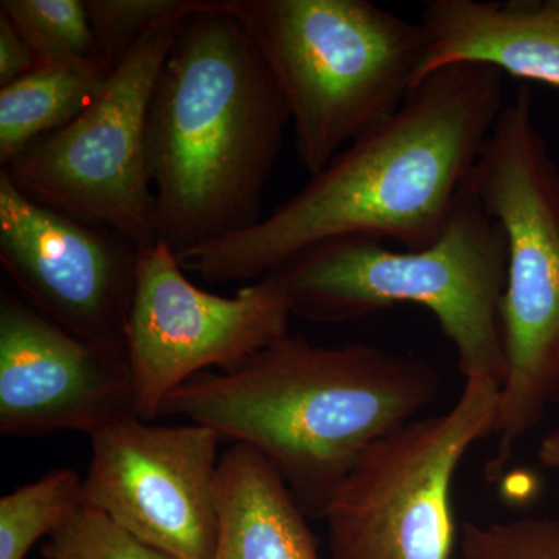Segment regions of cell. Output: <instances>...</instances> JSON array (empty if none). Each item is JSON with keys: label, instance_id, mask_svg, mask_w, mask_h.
I'll return each mask as SVG.
<instances>
[{"label": "cell", "instance_id": "obj_18", "mask_svg": "<svg viewBox=\"0 0 559 559\" xmlns=\"http://www.w3.org/2000/svg\"><path fill=\"white\" fill-rule=\"evenodd\" d=\"M98 61L116 69L143 36L168 20L189 17L219 0H84Z\"/></svg>", "mask_w": 559, "mask_h": 559}, {"label": "cell", "instance_id": "obj_3", "mask_svg": "<svg viewBox=\"0 0 559 559\" xmlns=\"http://www.w3.org/2000/svg\"><path fill=\"white\" fill-rule=\"evenodd\" d=\"M290 117L234 0L183 22L154 87V237L182 255L255 226Z\"/></svg>", "mask_w": 559, "mask_h": 559}, {"label": "cell", "instance_id": "obj_8", "mask_svg": "<svg viewBox=\"0 0 559 559\" xmlns=\"http://www.w3.org/2000/svg\"><path fill=\"white\" fill-rule=\"evenodd\" d=\"M189 17L151 28L75 120L2 168L24 197L135 246L156 241L146 123L160 70Z\"/></svg>", "mask_w": 559, "mask_h": 559}, {"label": "cell", "instance_id": "obj_20", "mask_svg": "<svg viewBox=\"0 0 559 559\" xmlns=\"http://www.w3.org/2000/svg\"><path fill=\"white\" fill-rule=\"evenodd\" d=\"M460 555L462 559H559V518L465 521Z\"/></svg>", "mask_w": 559, "mask_h": 559}, {"label": "cell", "instance_id": "obj_17", "mask_svg": "<svg viewBox=\"0 0 559 559\" xmlns=\"http://www.w3.org/2000/svg\"><path fill=\"white\" fill-rule=\"evenodd\" d=\"M0 14L21 33L39 64L98 61L84 0H2Z\"/></svg>", "mask_w": 559, "mask_h": 559}, {"label": "cell", "instance_id": "obj_11", "mask_svg": "<svg viewBox=\"0 0 559 559\" xmlns=\"http://www.w3.org/2000/svg\"><path fill=\"white\" fill-rule=\"evenodd\" d=\"M140 246L28 200L0 171V264L31 304L61 329L127 349Z\"/></svg>", "mask_w": 559, "mask_h": 559}, {"label": "cell", "instance_id": "obj_1", "mask_svg": "<svg viewBox=\"0 0 559 559\" xmlns=\"http://www.w3.org/2000/svg\"><path fill=\"white\" fill-rule=\"evenodd\" d=\"M506 103L499 70H436L267 218L183 252L180 264L210 283H253L333 238L429 248L447 230Z\"/></svg>", "mask_w": 559, "mask_h": 559}, {"label": "cell", "instance_id": "obj_9", "mask_svg": "<svg viewBox=\"0 0 559 559\" xmlns=\"http://www.w3.org/2000/svg\"><path fill=\"white\" fill-rule=\"evenodd\" d=\"M290 316L275 275L221 297L194 286L164 242L140 246L127 322L135 418L150 423L173 390L194 374L235 369L282 340Z\"/></svg>", "mask_w": 559, "mask_h": 559}, {"label": "cell", "instance_id": "obj_15", "mask_svg": "<svg viewBox=\"0 0 559 559\" xmlns=\"http://www.w3.org/2000/svg\"><path fill=\"white\" fill-rule=\"evenodd\" d=\"M112 69L97 60L39 64L0 87V164L64 128L100 94Z\"/></svg>", "mask_w": 559, "mask_h": 559}, {"label": "cell", "instance_id": "obj_22", "mask_svg": "<svg viewBox=\"0 0 559 559\" xmlns=\"http://www.w3.org/2000/svg\"><path fill=\"white\" fill-rule=\"evenodd\" d=\"M538 459L540 465L559 473V428L550 430L540 441Z\"/></svg>", "mask_w": 559, "mask_h": 559}, {"label": "cell", "instance_id": "obj_4", "mask_svg": "<svg viewBox=\"0 0 559 559\" xmlns=\"http://www.w3.org/2000/svg\"><path fill=\"white\" fill-rule=\"evenodd\" d=\"M507 267L502 227L465 189L447 230L429 248L395 250L369 237L333 238L301 250L272 275L290 314L310 322H352L400 305L425 308L451 341L465 380L502 385Z\"/></svg>", "mask_w": 559, "mask_h": 559}, {"label": "cell", "instance_id": "obj_16", "mask_svg": "<svg viewBox=\"0 0 559 559\" xmlns=\"http://www.w3.org/2000/svg\"><path fill=\"white\" fill-rule=\"evenodd\" d=\"M83 480L73 469L50 471L0 499V559H24L81 506Z\"/></svg>", "mask_w": 559, "mask_h": 559}, {"label": "cell", "instance_id": "obj_7", "mask_svg": "<svg viewBox=\"0 0 559 559\" xmlns=\"http://www.w3.org/2000/svg\"><path fill=\"white\" fill-rule=\"evenodd\" d=\"M500 385L466 380L450 409L412 419L364 452L325 514L333 559H451L452 485L495 432Z\"/></svg>", "mask_w": 559, "mask_h": 559}, {"label": "cell", "instance_id": "obj_5", "mask_svg": "<svg viewBox=\"0 0 559 559\" xmlns=\"http://www.w3.org/2000/svg\"><path fill=\"white\" fill-rule=\"evenodd\" d=\"M234 13L274 76L310 176L401 108L425 58L421 24L370 0H234Z\"/></svg>", "mask_w": 559, "mask_h": 559}, {"label": "cell", "instance_id": "obj_13", "mask_svg": "<svg viewBox=\"0 0 559 559\" xmlns=\"http://www.w3.org/2000/svg\"><path fill=\"white\" fill-rule=\"evenodd\" d=\"M419 80L455 64H480L527 83L559 87V0H430Z\"/></svg>", "mask_w": 559, "mask_h": 559}, {"label": "cell", "instance_id": "obj_6", "mask_svg": "<svg viewBox=\"0 0 559 559\" xmlns=\"http://www.w3.org/2000/svg\"><path fill=\"white\" fill-rule=\"evenodd\" d=\"M465 189L498 221L509 248L507 377L492 471L559 401V168L536 127L528 84L500 110Z\"/></svg>", "mask_w": 559, "mask_h": 559}, {"label": "cell", "instance_id": "obj_21", "mask_svg": "<svg viewBox=\"0 0 559 559\" xmlns=\"http://www.w3.org/2000/svg\"><path fill=\"white\" fill-rule=\"evenodd\" d=\"M38 66V58L31 46L14 25L0 14V87L9 86Z\"/></svg>", "mask_w": 559, "mask_h": 559}, {"label": "cell", "instance_id": "obj_2", "mask_svg": "<svg viewBox=\"0 0 559 559\" xmlns=\"http://www.w3.org/2000/svg\"><path fill=\"white\" fill-rule=\"evenodd\" d=\"M440 384L439 371L415 356L286 334L235 369L194 374L165 399L160 415L259 451L305 514L322 520L364 452L418 418Z\"/></svg>", "mask_w": 559, "mask_h": 559}, {"label": "cell", "instance_id": "obj_19", "mask_svg": "<svg viewBox=\"0 0 559 559\" xmlns=\"http://www.w3.org/2000/svg\"><path fill=\"white\" fill-rule=\"evenodd\" d=\"M46 559H173L81 503L43 546Z\"/></svg>", "mask_w": 559, "mask_h": 559}, {"label": "cell", "instance_id": "obj_10", "mask_svg": "<svg viewBox=\"0 0 559 559\" xmlns=\"http://www.w3.org/2000/svg\"><path fill=\"white\" fill-rule=\"evenodd\" d=\"M81 503L173 559H212L223 437L207 426L124 417L92 433Z\"/></svg>", "mask_w": 559, "mask_h": 559}, {"label": "cell", "instance_id": "obj_14", "mask_svg": "<svg viewBox=\"0 0 559 559\" xmlns=\"http://www.w3.org/2000/svg\"><path fill=\"white\" fill-rule=\"evenodd\" d=\"M212 559H320L319 540L270 460L242 443L221 455Z\"/></svg>", "mask_w": 559, "mask_h": 559}, {"label": "cell", "instance_id": "obj_12", "mask_svg": "<svg viewBox=\"0 0 559 559\" xmlns=\"http://www.w3.org/2000/svg\"><path fill=\"white\" fill-rule=\"evenodd\" d=\"M134 415L128 352L61 329L24 299L0 296V433L97 432Z\"/></svg>", "mask_w": 559, "mask_h": 559}]
</instances>
